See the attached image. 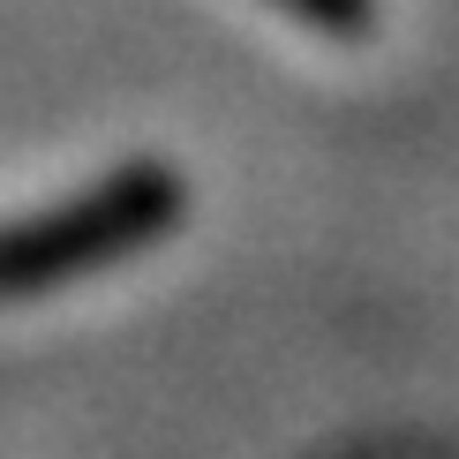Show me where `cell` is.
Returning a JSON list of instances; mask_svg holds the SVG:
<instances>
[{
    "instance_id": "obj_2",
    "label": "cell",
    "mask_w": 459,
    "mask_h": 459,
    "mask_svg": "<svg viewBox=\"0 0 459 459\" xmlns=\"http://www.w3.org/2000/svg\"><path fill=\"white\" fill-rule=\"evenodd\" d=\"M286 8L316 15L324 30H369V0H286Z\"/></svg>"
},
{
    "instance_id": "obj_1",
    "label": "cell",
    "mask_w": 459,
    "mask_h": 459,
    "mask_svg": "<svg viewBox=\"0 0 459 459\" xmlns=\"http://www.w3.org/2000/svg\"><path fill=\"white\" fill-rule=\"evenodd\" d=\"M174 212V188L159 174H128L121 188L75 204V212L23 226V234H0V294H23V286H53L68 272H91L99 256H121L128 241L159 234Z\"/></svg>"
}]
</instances>
